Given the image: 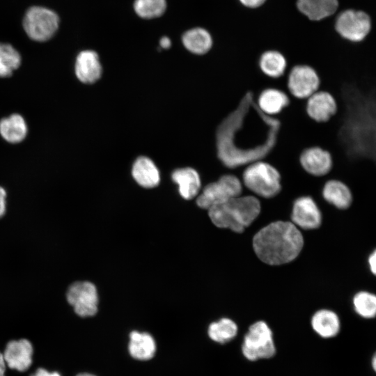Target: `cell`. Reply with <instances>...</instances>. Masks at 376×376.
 I'll return each instance as SVG.
<instances>
[{
    "label": "cell",
    "mask_w": 376,
    "mask_h": 376,
    "mask_svg": "<svg viewBox=\"0 0 376 376\" xmlns=\"http://www.w3.org/2000/svg\"><path fill=\"white\" fill-rule=\"evenodd\" d=\"M252 102V95L247 93L237 109L218 128V157L227 167L235 168L260 160L275 144L276 136L261 134L269 130L274 133V130L279 128V121L269 117L263 125H259L265 115L257 125H254L256 120H252L256 108H250Z\"/></svg>",
    "instance_id": "6da1fadb"
},
{
    "label": "cell",
    "mask_w": 376,
    "mask_h": 376,
    "mask_svg": "<svg viewBox=\"0 0 376 376\" xmlns=\"http://www.w3.org/2000/svg\"><path fill=\"white\" fill-rule=\"evenodd\" d=\"M303 245L301 233L289 221L272 222L260 229L253 239L257 256L271 265L291 262L298 256Z\"/></svg>",
    "instance_id": "7a4b0ae2"
},
{
    "label": "cell",
    "mask_w": 376,
    "mask_h": 376,
    "mask_svg": "<svg viewBox=\"0 0 376 376\" xmlns=\"http://www.w3.org/2000/svg\"><path fill=\"white\" fill-rule=\"evenodd\" d=\"M260 212V201L251 196H239L208 209L209 217L216 226L236 233H242Z\"/></svg>",
    "instance_id": "3957f363"
},
{
    "label": "cell",
    "mask_w": 376,
    "mask_h": 376,
    "mask_svg": "<svg viewBox=\"0 0 376 376\" xmlns=\"http://www.w3.org/2000/svg\"><path fill=\"white\" fill-rule=\"evenodd\" d=\"M242 178L249 190L264 198L275 196L281 188L279 172L270 164L260 160L249 164Z\"/></svg>",
    "instance_id": "277c9868"
},
{
    "label": "cell",
    "mask_w": 376,
    "mask_h": 376,
    "mask_svg": "<svg viewBox=\"0 0 376 376\" xmlns=\"http://www.w3.org/2000/svg\"><path fill=\"white\" fill-rule=\"evenodd\" d=\"M59 17L54 10L40 6L29 8L23 17V28L33 40L45 42L52 38L59 26Z\"/></svg>",
    "instance_id": "5b68a950"
},
{
    "label": "cell",
    "mask_w": 376,
    "mask_h": 376,
    "mask_svg": "<svg viewBox=\"0 0 376 376\" xmlns=\"http://www.w3.org/2000/svg\"><path fill=\"white\" fill-rule=\"evenodd\" d=\"M242 352L249 361L269 359L276 353L273 333L262 320L252 324L244 337Z\"/></svg>",
    "instance_id": "8992f818"
},
{
    "label": "cell",
    "mask_w": 376,
    "mask_h": 376,
    "mask_svg": "<svg viewBox=\"0 0 376 376\" xmlns=\"http://www.w3.org/2000/svg\"><path fill=\"white\" fill-rule=\"evenodd\" d=\"M242 189L241 182L235 175H224L205 187L196 199V204L201 208L208 210L214 205L239 196Z\"/></svg>",
    "instance_id": "52a82bcc"
},
{
    "label": "cell",
    "mask_w": 376,
    "mask_h": 376,
    "mask_svg": "<svg viewBox=\"0 0 376 376\" xmlns=\"http://www.w3.org/2000/svg\"><path fill=\"white\" fill-rule=\"evenodd\" d=\"M335 27L343 39L358 43L363 41L370 34L371 21L363 11L347 10L339 15Z\"/></svg>",
    "instance_id": "ba28073f"
},
{
    "label": "cell",
    "mask_w": 376,
    "mask_h": 376,
    "mask_svg": "<svg viewBox=\"0 0 376 376\" xmlns=\"http://www.w3.org/2000/svg\"><path fill=\"white\" fill-rule=\"evenodd\" d=\"M67 301L79 316L94 315L97 311L98 295L96 287L89 281H77L68 289Z\"/></svg>",
    "instance_id": "9c48e42d"
},
{
    "label": "cell",
    "mask_w": 376,
    "mask_h": 376,
    "mask_svg": "<svg viewBox=\"0 0 376 376\" xmlns=\"http://www.w3.org/2000/svg\"><path fill=\"white\" fill-rule=\"evenodd\" d=\"M288 88L299 99H308L320 90L321 79L315 68L307 65L294 66L288 75Z\"/></svg>",
    "instance_id": "30bf717a"
},
{
    "label": "cell",
    "mask_w": 376,
    "mask_h": 376,
    "mask_svg": "<svg viewBox=\"0 0 376 376\" xmlns=\"http://www.w3.org/2000/svg\"><path fill=\"white\" fill-rule=\"evenodd\" d=\"M2 354L9 368L24 372L32 365L33 347L28 339L13 340L6 344Z\"/></svg>",
    "instance_id": "8fae6325"
},
{
    "label": "cell",
    "mask_w": 376,
    "mask_h": 376,
    "mask_svg": "<svg viewBox=\"0 0 376 376\" xmlns=\"http://www.w3.org/2000/svg\"><path fill=\"white\" fill-rule=\"evenodd\" d=\"M302 168L309 174L322 177L331 173L333 158L331 153L319 146L306 148L299 157Z\"/></svg>",
    "instance_id": "7c38bea8"
},
{
    "label": "cell",
    "mask_w": 376,
    "mask_h": 376,
    "mask_svg": "<svg viewBox=\"0 0 376 376\" xmlns=\"http://www.w3.org/2000/svg\"><path fill=\"white\" fill-rule=\"evenodd\" d=\"M337 110L336 101L328 91L318 90L308 98L307 114L317 123L329 122L336 115Z\"/></svg>",
    "instance_id": "4fadbf2b"
},
{
    "label": "cell",
    "mask_w": 376,
    "mask_h": 376,
    "mask_svg": "<svg viewBox=\"0 0 376 376\" xmlns=\"http://www.w3.org/2000/svg\"><path fill=\"white\" fill-rule=\"evenodd\" d=\"M291 219L295 226L311 230L321 225L322 214L311 197L301 196L293 204Z\"/></svg>",
    "instance_id": "5bb4252c"
},
{
    "label": "cell",
    "mask_w": 376,
    "mask_h": 376,
    "mask_svg": "<svg viewBox=\"0 0 376 376\" xmlns=\"http://www.w3.org/2000/svg\"><path fill=\"white\" fill-rule=\"evenodd\" d=\"M102 71L99 56L95 51L84 50L77 56L75 72L81 82L95 83L101 77Z\"/></svg>",
    "instance_id": "9a60e30c"
},
{
    "label": "cell",
    "mask_w": 376,
    "mask_h": 376,
    "mask_svg": "<svg viewBox=\"0 0 376 376\" xmlns=\"http://www.w3.org/2000/svg\"><path fill=\"white\" fill-rule=\"evenodd\" d=\"M322 196L329 203L340 210L349 208L353 201L351 188L343 181L334 178L325 182Z\"/></svg>",
    "instance_id": "2e32d148"
},
{
    "label": "cell",
    "mask_w": 376,
    "mask_h": 376,
    "mask_svg": "<svg viewBox=\"0 0 376 376\" xmlns=\"http://www.w3.org/2000/svg\"><path fill=\"white\" fill-rule=\"evenodd\" d=\"M132 175L135 181L145 188L157 186L160 181L159 170L150 158L141 156L138 157L132 169Z\"/></svg>",
    "instance_id": "e0dca14e"
},
{
    "label": "cell",
    "mask_w": 376,
    "mask_h": 376,
    "mask_svg": "<svg viewBox=\"0 0 376 376\" xmlns=\"http://www.w3.org/2000/svg\"><path fill=\"white\" fill-rule=\"evenodd\" d=\"M172 180L179 187L180 196L187 200L194 198L201 188V179L198 172L190 167L175 170L171 175Z\"/></svg>",
    "instance_id": "ac0fdd59"
},
{
    "label": "cell",
    "mask_w": 376,
    "mask_h": 376,
    "mask_svg": "<svg viewBox=\"0 0 376 376\" xmlns=\"http://www.w3.org/2000/svg\"><path fill=\"white\" fill-rule=\"evenodd\" d=\"M288 96L282 91L276 88H266L259 95L257 107L267 116L279 113L289 104Z\"/></svg>",
    "instance_id": "d6986e66"
},
{
    "label": "cell",
    "mask_w": 376,
    "mask_h": 376,
    "mask_svg": "<svg viewBox=\"0 0 376 376\" xmlns=\"http://www.w3.org/2000/svg\"><path fill=\"white\" fill-rule=\"evenodd\" d=\"M313 329L320 336L329 338L336 336L340 329V322L338 315L329 309L316 311L311 319Z\"/></svg>",
    "instance_id": "ffe728a7"
},
{
    "label": "cell",
    "mask_w": 376,
    "mask_h": 376,
    "mask_svg": "<svg viewBox=\"0 0 376 376\" xmlns=\"http://www.w3.org/2000/svg\"><path fill=\"white\" fill-rule=\"evenodd\" d=\"M128 349L133 358L145 361L155 355L156 343L148 333L134 331L130 334Z\"/></svg>",
    "instance_id": "44dd1931"
},
{
    "label": "cell",
    "mask_w": 376,
    "mask_h": 376,
    "mask_svg": "<svg viewBox=\"0 0 376 376\" xmlns=\"http://www.w3.org/2000/svg\"><path fill=\"white\" fill-rule=\"evenodd\" d=\"M28 127L24 118L13 113L0 120V134L6 141L11 143L22 142L26 136Z\"/></svg>",
    "instance_id": "7402d4cb"
},
{
    "label": "cell",
    "mask_w": 376,
    "mask_h": 376,
    "mask_svg": "<svg viewBox=\"0 0 376 376\" xmlns=\"http://www.w3.org/2000/svg\"><path fill=\"white\" fill-rule=\"evenodd\" d=\"M298 9L311 20H320L334 14L338 8L337 0H304L297 2Z\"/></svg>",
    "instance_id": "603a6c76"
},
{
    "label": "cell",
    "mask_w": 376,
    "mask_h": 376,
    "mask_svg": "<svg viewBox=\"0 0 376 376\" xmlns=\"http://www.w3.org/2000/svg\"><path fill=\"white\" fill-rule=\"evenodd\" d=\"M182 41L188 51L198 55L206 54L212 46L210 33L199 27L186 31L182 36Z\"/></svg>",
    "instance_id": "cb8c5ba5"
},
{
    "label": "cell",
    "mask_w": 376,
    "mask_h": 376,
    "mask_svg": "<svg viewBox=\"0 0 376 376\" xmlns=\"http://www.w3.org/2000/svg\"><path fill=\"white\" fill-rule=\"evenodd\" d=\"M259 67L265 75L271 78H279L284 74L287 61L281 52L269 50L261 55L259 59Z\"/></svg>",
    "instance_id": "d4e9b609"
},
{
    "label": "cell",
    "mask_w": 376,
    "mask_h": 376,
    "mask_svg": "<svg viewBox=\"0 0 376 376\" xmlns=\"http://www.w3.org/2000/svg\"><path fill=\"white\" fill-rule=\"evenodd\" d=\"M238 331L236 323L229 318H221L212 322L207 329L210 339L219 343H226L232 340Z\"/></svg>",
    "instance_id": "484cf974"
},
{
    "label": "cell",
    "mask_w": 376,
    "mask_h": 376,
    "mask_svg": "<svg viewBox=\"0 0 376 376\" xmlns=\"http://www.w3.org/2000/svg\"><path fill=\"white\" fill-rule=\"evenodd\" d=\"M22 57L11 45L0 42V77L12 75L21 65Z\"/></svg>",
    "instance_id": "4316f807"
},
{
    "label": "cell",
    "mask_w": 376,
    "mask_h": 376,
    "mask_svg": "<svg viewBox=\"0 0 376 376\" xmlns=\"http://www.w3.org/2000/svg\"><path fill=\"white\" fill-rule=\"evenodd\" d=\"M355 312L361 318L372 319L376 317V295L368 290H360L352 299Z\"/></svg>",
    "instance_id": "83f0119b"
},
{
    "label": "cell",
    "mask_w": 376,
    "mask_h": 376,
    "mask_svg": "<svg viewBox=\"0 0 376 376\" xmlns=\"http://www.w3.org/2000/svg\"><path fill=\"white\" fill-rule=\"evenodd\" d=\"M134 8L141 17L151 19L160 17L166 9V0H135Z\"/></svg>",
    "instance_id": "f1b7e54d"
},
{
    "label": "cell",
    "mask_w": 376,
    "mask_h": 376,
    "mask_svg": "<svg viewBox=\"0 0 376 376\" xmlns=\"http://www.w3.org/2000/svg\"><path fill=\"white\" fill-rule=\"evenodd\" d=\"M368 264L371 274L376 276V249L368 257Z\"/></svg>",
    "instance_id": "f546056e"
},
{
    "label": "cell",
    "mask_w": 376,
    "mask_h": 376,
    "mask_svg": "<svg viewBox=\"0 0 376 376\" xmlns=\"http://www.w3.org/2000/svg\"><path fill=\"white\" fill-rule=\"evenodd\" d=\"M6 190L0 187V218L3 217L6 212Z\"/></svg>",
    "instance_id": "4dcf8cb0"
},
{
    "label": "cell",
    "mask_w": 376,
    "mask_h": 376,
    "mask_svg": "<svg viewBox=\"0 0 376 376\" xmlns=\"http://www.w3.org/2000/svg\"><path fill=\"white\" fill-rule=\"evenodd\" d=\"M31 376H61L58 372H50L45 368H39Z\"/></svg>",
    "instance_id": "1f68e13d"
},
{
    "label": "cell",
    "mask_w": 376,
    "mask_h": 376,
    "mask_svg": "<svg viewBox=\"0 0 376 376\" xmlns=\"http://www.w3.org/2000/svg\"><path fill=\"white\" fill-rule=\"evenodd\" d=\"M245 6L249 8H256L261 6L266 0H240Z\"/></svg>",
    "instance_id": "d6a6232c"
},
{
    "label": "cell",
    "mask_w": 376,
    "mask_h": 376,
    "mask_svg": "<svg viewBox=\"0 0 376 376\" xmlns=\"http://www.w3.org/2000/svg\"><path fill=\"white\" fill-rule=\"evenodd\" d=\"M6 364L5 363L3 354L0 352V376H6Z\"/></svg>",
    "instance_id": "836d02e7"
},
{
    "label": "cell",
    "mask_w": 376,
    "mask_h": 376,
    "mask_svg": "<svg viewBox=\"0 0 376 376\" xmlns=\"http://www.w3.org/2000/svg\"><path fill=\"white\" fill-rule=\"evenodd\" d=\"M161 47L167 49L170 47L171 42V40L168 37H162L159 42Z\"/></svg>",
    "instance_id": "e575fe53"
},
{
    "label": "cell",
    "mask_w": 376,
    "mask_h": 376,
    "mask_svg": "<svg viewBox=\"0 0 376 376\" xmlns=\"http://www.w3.org/2000/svg\"><path fill=\"white\" fill-rule=\"evenodd\" d=\"M372 366L375 372L376 373V352L374 354L372 359Z\"/></svg>",
    "instance_id": "d590c367"
},
{
    "label": "cell",
    "mask_w": 376,
    "mask_h": 376,
    "mask_svg": "<svg viewBox=\"0 0 376 376\" xmlns=\"http://www.w3.org/2000/svg\"><path fill=\"white\" fill-rule=\"evenodd\" d=\"M77 376H95V375L90 374V373H80L77 375Z\"/></svg>",
    "instance_id": "8d00e7d4"
},
{
    "label": "cell",
    "mask_w": 376,
    "mask_h": 376,
    "mask_svg": "<svg viewBox=\"0 0 376 376\" xmlns=\"http://www.w3.org/2000/svg\"><path fill=\"white\" fill-rule=\"evenodd\" d=\"M304 1V0H297V1Z\"/></svg>",
    "instance_id": "74e56055"
}]
</instances>
